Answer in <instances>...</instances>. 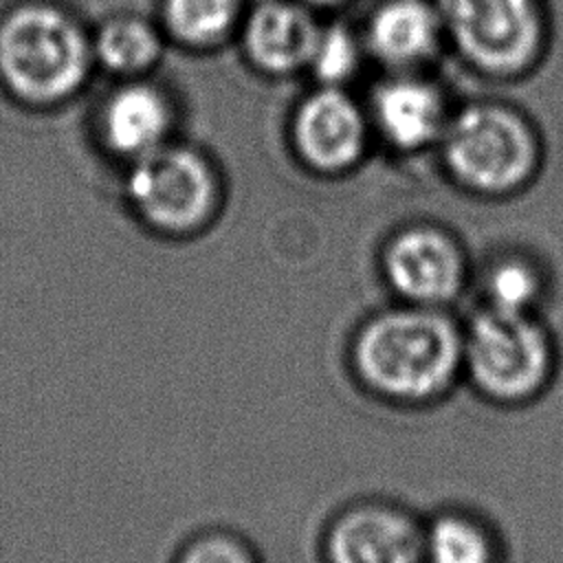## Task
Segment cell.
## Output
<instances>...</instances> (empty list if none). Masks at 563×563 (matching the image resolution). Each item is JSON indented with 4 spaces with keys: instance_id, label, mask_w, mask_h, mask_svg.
Segmentation results:
<instances>
[{
    "instance_id": "6da1fadb",
    "label": "cell",
    "mask_w": 563,
    "mask_h": 563,
    "mask_svg": "<svg viewBox=\"0 0 563 563\" xmlns=\"http://www.w3.org/2000/svg\"><path fill=\"white\" fill-rule=\"evenodd\" d=\"M95 66L81 22L48 2H24L0 18V81L22 103L75 97Z\"/></svg>"
},
{
    "instance_id": "7a4b0ae2",
    "label": "cell",
    "mask_w": 563,
    "mask_h": 563,
    "mask_svg": "<svg viewBox=\"0 0 563 563\" xmlns=\"http://www.w3.org/2000/svg\"><path fill=\"white\" fill-rule=\"evenodd\" d=\"M464 361V339L442 314L411 308L372 319L356 341V367L372 387L398 400L442 391Z\"/></svg>"
},
{
    "instance_id": "3957f363",
    "label": "cell",
    "mask_w": 563,
    "mask_h": 563,
    "mask_svg": "<svg viewBox=\"0 0 563 563\" xmlns=\"http://www.w3.org/2000/svg\"><path fill=\"white\" fill-rule=\"evenodd\" d=\"M438 145L444 167L462 187L493 196L521 189L541 161L530 121L493 101L468 103L451 114Z\"/></svg>"
},
{
    "instance_id": "277c9868",
    "label": "cell",
    "mask_w": 563,
    "mask_h": 563,
    "mask_svg": "<svg viewBox=\"0 0 563 563\" xmlns=\"http://www.w3.org/2000/svg\"><path fill=\"white\" fill-rule=\"evenodd\" d=\"M444 37L479 73L512 77L534 66L545 42L539 0H433Z\"/></svg>"
},
{
    "instance_id": "5b68a950",
    "label": "cell",
    "mask_w": 563,
    "mask_h": 563,
    "mask_svg": "<svg viewBox=\"0 0 563 563\" xmlns=\"http://www.w3.org/2000/svg\"><path fill=\"white\" fill-rule=\"evenodd\" d=\"M554 343L532 312L490 308L464 336V363L493 398L517 402L539 394L554 372Z\"/></svg>"
},
{
    "instance_id": "8992f818",
    "label": "cell",
    "mask_w": 563,
    "mask_h": 563,
    "mask_svg": "<svg viewBox=\"0 0 563 563\" xmlns=\"http://www.w3.org/2000/svg\"><path fill=\"white\" fill-rule=\"evenodd\" d=\"M125 196L145 224L183 233L209 220L218 202V180L198 150L167 141L130 163Z\"/></svg>"
},
{
    "instance_id": "52a82bcc",
    "label": "cell",
    "mask_w": 563,
    "mask_h": 563,
    "mask_svg": "<svg viewBox=\"0 0 563 563\" xmlns=\"http://www.w3.org/2000/svg\"><path fill=\"white\" fill-rule=\"evenodd\" d=\"M369 117L341 86H319L292 114L290 139L314 172L341 174L354 167L369 139Z\"/></svg>"
},
{
    "instance_id": "ba28073f",
    "label": "cell",
    "mask_w": 563,
    "mask_h": 563,
    "mask_svg": "<svg viewBox=\"0 0 563 563\" xmlns=\"http://www.w3.org/2000/svg\"><path fill=\"white\" fill-rule=\"evenodd\" d=\"M369 125L400 152L440 143L449 121L442 90L413 73H394L372 90Z\"/></svg>"
},
{
    "instance_id": "9c48e42d",
    "label": "cell",
    "mask_w": 563,
    "mask_h": 563,
    "mask_svg": "<svg viewBox=\"0 0 563 563\" xmlns=\"http://www.w3.org/2000/svg\"><path fill=\"white\" fill-rule=\"evenodd\" d=\"M389 284L411 301L440 303L462 286L457 246L438 229L413 227L398 233L385 251Z\"/></svg>"
},
{
    "instance_id": "30bf717a",
    "label": "cell",
    "mask_w": 563,
    "mask_h": 563,
    "mask_svg": "<svg viewBox=\"0 0 563 563\" xmlns=\"http://www.w3.org/2000/svg\"><path fill=\"white\" fill-rule=\"evenodd\" d=\"M321 24L301 0H264L242 24L246 59L266 75L308 68Z\"/></svg>"
},
{
    "instance_id": "8fae6325",
    "label": "cell",
    "mask_w": 563,
    "mask_h": 563,
    "mask_svg": "<svg viewBox=\"0 0 563 563\" xmlns=\"http://www.w3.org/2000/svg\"><path fill=\"white\" fill-rule=\"evenodd\" d=\"M444 29L433 0H383L369 15L367 55L394 73H413L435 57Z\"/></svg>"
},
{
    "instance_id": "7c38bea8",
    "label": "cell",
    "mask_w": 563,
    "mask_h": 563,
    "mask_svg": "<svg viewBox=\"0 0 563 563\" xmlns=\"http://www.w3.org/2000/svg\"><path fill=\"white\" fill-rule=\"evenodd\" d=\"M174 125L165 92L147 81H125L99 108V136L106 150L130 163L167 143Z\"/></svg>"
},
{
    "instance_id": "4fadbf2b",
    "label": "cell",
    "mask_w": 563,
    "mask_h": 563,
    "mask_svg": "<svg viewBox=\"0 0 563 563\" xmlns=\"http://www.w3.org/2000/svg\"><path fill=\"white\" fill-rule=\"evenodd\" d=\"M330 563H420L424 539L400 512L365 506L343 515L328 537Z\"/></svg>"
},
{
    "instance_id": "5bb4252c",
    "label": "cell",
    "mask_w": 563,
    "mask_h": 563,
    "mask_svg": "<svg viewBox=\"0 0 563 563\" xmlns=\"http://www.w3.org/2000/svg\"><path fill=\"white\" fill-rule=\"evenodd\" d=\"M95 64L121 77H139L163 55L161 31L141 15L117 13L90 35Z\"/></svg>"
},
{
    "instance_id": "9a60e30c",
    "label": "cell",
    "mask_w": 563,
    "mask_h": 563,
    "mask_svg": "<svg viewBox=\"0 0 563 563\" xmlns=\"http://www.w3.org/2000/svg\"><path fill=\"white\" fill-rule=\"evenodd\" d=\"M242 0H161V22L169 37L191 48L222 42L240 22Z\"/></svg>"
},
{
    "instance_id": "2e32d148",
    "label": "cell",
    "mask_w": 563,
    "mask_h": 563,
    "mask_svg": "<svg viewBox=\"0 0 563 563\" xmlns=\"http://www.w3.org/2000/svg\"><path fill=\"white\" fill-rule=\"evenodd\" d=\"M427 563H493V548L486 532L460 517L442 515L424 537Z\"/></svg>"
},
{
    "instance_id": "e0dca14e",
    "label": "cell",
    "mask_w": 563,
    "mask_h": 563,
    "mask_svg": "<svg viewBox=\"0 0 563 563\" xmlns=\"http://www.w3.org/2000/svg\"><path fill=\"white\" fill-rule=\"evenodd\" d=\"M363 37H358L345 24H328L319 29L308 70L314 75L319 86H341L350 81L363 62L365 55Z\"/></svg>"
},
{
    "instance_id": "ac0fdd59",
    "label": "cell",
    "mask_w": 563,
    "mask_h": 563,
    "mask_svg": "<svg viewBox=\"0 0 563 563\" xmlns=\"http://www.w3.org/2000/svg\"><path fill=\"white\" fill-rule=\"evenodd\" d=\"M541 295V279L537 271L517 260L497 264L488 275L490 308L504 312H532Z\"/></svg>"
},
{
    "instance_id": "d6986e66",
    "label": "cell",
    "mask_w": 563,
    "mask_h": 563,
    "mask_svg": "<svg viewBox=\"0 0 563 563\" xmlns=\"http://www.w3.org/2000/svg\"><path fill=\"white\" fill-rule=\"evenodd\" d=\"M178 563H255L246 548L229 537H205L189 545Z\"/></svg>"
},
{
    "instance_id": "ffe728a7",
    "label": "cell",
    "mask_w": 563,
    "mask_h": 563,
    "mask_svg": "<svg viewBox=\"0 0 563 563\" xmlns=\"http://www.w3.org/2000/svg\"><path fill=\"white\" fill-rule=\"evenodd\" d=\"M303 4H312V7H332V4H339L343 0H301Z\"/></svg>"
}]
</instances>
